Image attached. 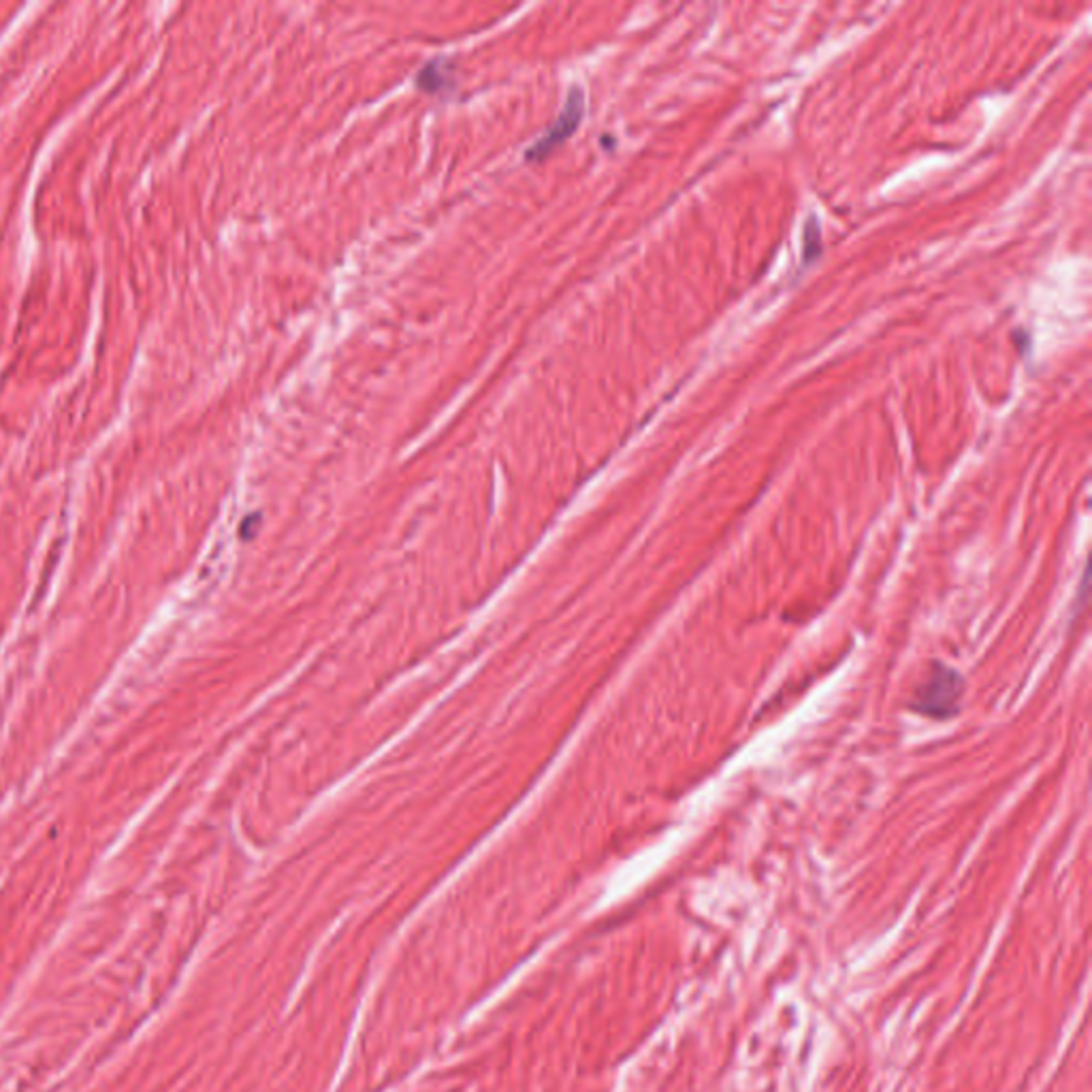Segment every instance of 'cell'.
<instances>
[{"mask_svg":"<svg viewBox=\"0 0 1092 1092\" xmlns=\"http://www.w3.org/2000/svg\"><path fill=\"white\" fill-rule=\"evenodd\" d=\"M960 695H962V679L959 672L937 663L928 679L915 690L913 709L920 710L922 715L947 719L959 710Z\"/></svg>","mask_w":1092,"mask_h":1092,"instance_id":"cell-1","label":"cell"},{"mask_svg":"<svg viewBox=\"0 0 1092 1092\" xmlns=\"http://www.w3.org/2000/svg\"><path fill=\"white\" fill-rule=\"evenodd\" d=\"M819 228L815 225V220L811 218L809 225H806V233H804V255L813 258V245L815 248H819Z\"/></svg>","mask_w":1092,"mask_h":1092,"instance_id":"cell-4","label":"cell"},{"mask_svg":"<svg viewBox=\"0 0 1092 1092\" xmlns=\"http://www.w3.org/2000/svg\"><path fill=\"white\" fill-rule=\"evenodd\" d=\"M442 62H445V60H435V62H429V65H427V67L423 69V73L418 75V79H416L418 88H421V90H427V92H435V90H440L442 86L446 84V75H448V70H446V69H442Z\"/></svg>","mask_w":1092,"mask_h":1092,"instance_id":"cell-3","label":"cell"},{"mask_svg":"<svg viewBox=\"0 0 1092 1092\" xmlns=\"http://www.w3.org/2000/svg\"><path fill=\"white\" fill-rule=\"evenodd\" d=\"M583 102H585L583 92L579 88L569 90L564 112L559 114L555 124H553L551 129L546 131L542 137L527 149L525 152L527 161H536V158H544L546 154H551L553 148H557L561 141H566L569 134L576 131V126H579L581 117H583V107H585Z\"/></svg>","mask_w":1092,"mask_h":1092,"instance_id":"cell-2","label":"cell"}]
</instances>
